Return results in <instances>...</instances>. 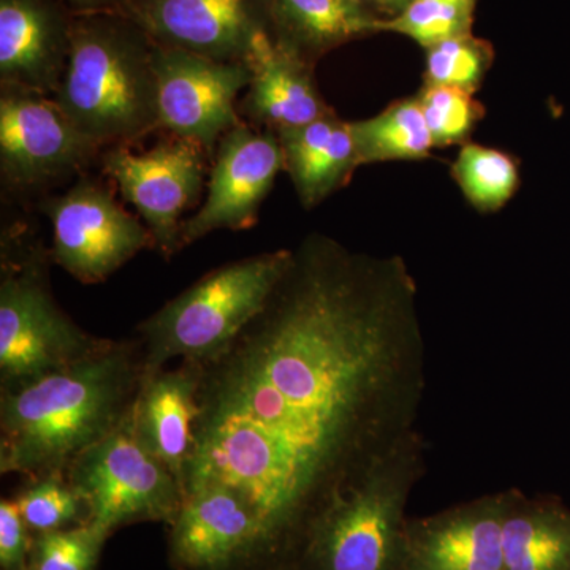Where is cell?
Segmentation results:
<instances>
[{
	"mask_svg": "<svg viewBox=\"0 0 570 570\" xmlns=\"http://www.w3.org/2000/svg\"><path fill=\"white\" fill-rule=\"evenodd\" d=\"M292 250L264 309L198 362L184 475V497L224 487L249 510L254 570L288 569L313 521L415 430L426 389L404 258L324 234Z\"/></svg>",
	"mask_w": 570,
	"mask_h": 570,
	"instance_id": "obj_1",
	"label": "cell"
},
{
	"mask_svg": "<svg viewBox=\"0 0 570 570\" xmlns=\"http://www.w3.org/2000/svg\"><path fill=\"white\" fill-rule=\"evenodd\" d=\"M140 340H108L58 373L0 392V472L28 480L66 474L132 411L145 379Z\"/></svg>",
	"mask_w": 570,
	"mask_h": 570,
	"instance_id": "obj_2",
	"label": "cell"
},
{
	"mask_svg": "<svg viewBox=\"0 0 570 570\" xmlns=\"http://www.w3.org/2000/svg\"><path fill=\"white\" fill-rule=\"evenodd\" d=\"M159 45L121 11L75 14L69 61L52 99L102 151L160 130Z\"/></svg>",
	"mask_w": 570,
	"mask_h": 570,
	"instance_id": "obj_3",
	"label": "cell"
},
{
	"mask_svg": "<svg viewBox=\"0 0 570 570\" xmlns=\"http://www.w3.org/2000/svg\"><path fill=\"white\" fill-rule=\"evenodd\" d=\"M412 430L311 524L287 570H404L407 501L426 469Z\"/></svg>",
	"mask_w": 570,
	"mask_h": 570,
	"instance_id": "obj_4",
	"label": "cell"
},
{
	"mask_svg": "<svg viewBox=\"0 0 570 570\" xmlns=\"http://www.w3.org/2000/svg\"><path fill=\"white\" fill-rule=\"evenodd\" d=\"M51 247L31 225L0 238V392H13L88 358L108 343L75 324L52 295Z\"/></svg>",
	"mask_w": 570,
	"mask_h": 570,
	"instance_id": "obj_5",
	"label": "cell"
},
{
	"mask_svg": "<svg viewBox=\"0 0 570 570\" xmlns=\"http://www.w3.org/2000/svg\"><path fill=\"white\" fill-rule=\"evenodd\" d=\"M269 250L217 266L137 326L146 374L170 360L204 362L227 347L262 309L292 262Z\"/></svg>",
	"mask_w": 570,
	"mask_h": 570,
	"instance_id": "obj_6",
	"label": "cell"
},
{
	"mask_svg": "<svg viewBox=\"0 0 570 570\" xmlns=\"http://www.w3.org/2000/svg\"><path fill=\"white\" fill-rule=\"evenodd\" d=\"M66 475L88 509V521L110 534L145 521L171 524L184 501L178 480L135 436L130 414L81 453Z\"/></svg>",
	"mask_w": 570,
	"mask_h": 570,
	"instance_id": "obj_7",
	"label": "cell"
},
{
	"mask_svg": "<svg viewBox=\"0 0 570 570\" xmlns=\"http://www.w3.org/2000/svg\"><path fill=\"white\" fill-rule=\"evenodd\" d=\"M102 149L45 94L0 86V176L3 190L47 197L99 165Z\"/></svg>",
	"mask_w": 570,
	"mask_h": 570,
	"instance_id": "obj_8",
	"label": "cell"
},
{
	"mask_svg": "<svg viewBox=\"0 0 570 570\" xmlns=\"http://www.w3.org/2000/svg\"><path fill=\"white\" fill-rule=\"evenodd\" d=\"M40 212L51 223L52 264L82 284L104 283L141 250L154 249L148 227L91 174L41 198Z\"/></svg>",
	"mask_w": 570,
	"mask_h": 570,
	"instance_id": "obj_9",
	"label": "cell"
},
{
	"mask_svg": "<svg viewBox=\"0 0 570 570\" xmlns=\"http://www.w3.org/2000/svg\"><path fill=\"white\" fill-rule=\"evenodd\" d=\"M208 159L212 156L197 141L170 135L146 153L108 149L99 167L140 214L154 249L170 261L181 250L184 214L200 198Z\"/></svg>",
	"mask_w": 570,
	"mask_h": 570,
	"instance_id": "obj_10",
	"label": "cell"
},
{
	"mask_svg": "<svg viewBox=\"0 0 570 570\" xmlns=\"http://www.w3.org/2000/svg\"><path fill=\"white\" fill-rule=\"evenodd\" d=\"M156 75L160 130L197 141L213 159L220 138L245 121L236 100L250 82L247 62L157 47Z\"/></svg>",
	"mask_w": 570,
	"mask_h": 570,
	"instance_id": "obj_11",
	"label": "cell"
},
{
	"mask_svg": "<svg viewBox=\"0 0 570 570\" xmlns=\"http://www.w3.org/2000/svg\"><path fill=\"white\" fill-rule=\"evenodd\" d=\"M283 170V148L276 132L257 129L246 121L228 130L213 154L205 202L194 216L184 220L181 249L214 232L254 227Z\"/></svg>",
	"mask_w": 570,
	"mask_h": 570,
	"instance_id": "obj_12",
	"label": "cell"
},
{
	"mask_svg": "<svg viewBox=\"0 0 570 570\" xmlns=\"http://www.w3.org/2000/svg\"><path fill=\"white\" fill-rule=\"evenodd\" d=\"M121 13L159 47L224 62H247L272 36V0H126Z\"/></svg>",
	"mask_w": 570,
	"mask_h": 570,
	"instance_id": "obj_13",
	"label": "cell"
},
{
	"mask_svg": "<svg viewBox=\"0 0 570 570\" xmlns=\"http://www.w3.org/2000/svg\"><path fill=\"white\" fill-rule=\"evenodd\" d=\"M519 489L409 519L404 570H502V531Z\"/></svg>",
	"mask_w": 570,
	"mask_h": 570,
	"instance_id": "obj_14",
	"label": "cell"
},
{
	"mask_svg": "<svg viewBox=\"0 0 570 570\" xmlns=\"http://www.w3.org/2000/svg\"><path fill=\"white\" fill-rule=\"evenodd\" d=\"M73 18L66 0H0V86L55 97Z\"/></svg>",
	"mask_w": 570,
	"mask_h": 570,
	"instance_id": "obj_15",
	"label": "cell"
},
{
	"mask_svg": "<svg viewBox=\"0 0 570 570\" xmlns=\"http://www.w3.org/2000/svg\"><path fill=\"white\" fill-rule=\"evenodd\" d=\"M168 528V558L175 570H254L253 517L224 487L187 493Z\"/></svg>",
	"mask_w": 570,
	"mask_h": 570,
	"instance_id": "obj_16",
	"label": "cell"
},
{
	"mask_svg": "<svg viewBox=\"0 0 570 570\" xmlns=\"http://www.w3.org/2000/svg\"><path fill=\"white\" fill-rule=\"evenodd\" d=\"M250 82L239 115L257 129L281 132L336 112L314 80V67L277 47L269 33L258 37L247 59Z\"/></svg>",
	"mask_w": 570,
	"mask_h": 570,
	"instance_id": "obj_17",
	"label": "cell"
},
{
	"mask_svg": "<svg viewBox=\"0 0 570 570\" xmlns=\"http://www.w3.org/2000/svg\"><path fill=\"white\" fill-rule=\"evenodd\" d=\"M198 385L200 365L183 360L175 370L145 374L130 411L135 436L174 474L183 491L198 415Z\"/></svg>",
	"mask_w": 570,
	"mask_h": 570,
	"instance_id": "obj_18",
	"label": "cell"
},
{
	"mask_svg": "<svg viewBox=\"0 0 570 570\" xmlns=\"http://www.w3.org/2000/svg\"><path fill=\"white\" fill-rule=\"evenodd\" d=\"M283 148L284 171L294 183L303 208L324 204L343 189L360 167L351 122L336 112L277 132Z\"/></svg>",
	"mask_w": 570,
	"mask_h": 570,
	"instance_id": "obj_19",
	"label": "cell"
},
{
	"mask_svg": "<svg viewBox=\"0 0 570 570\" xmlns=\"http://www.w3.org/2000/svg\"><path fill=\"white\" fill-rule=\"evenodd\" d=\"M382 20L356 0H272V39L316 69L328 52L376 36Z\"/></svg>",
	"mask_w": 570,
	"mask_h": 570,
	"instance_id": "obj_20",
	"label": "cell"
},
{
	"mask_svg": "<svg viewBox=\"0 0 570 570\" xmlns=\"http://www.w3.org/2000/svg\"><path fill=\"white\" fill-rule=\"evenodd\" d=\"M502 570H570V509L519 491L502 531Z\"/></svg>",
	"mask_w": 570,
	"mask_h": 570,
	"instance_id": "obj_21",
	"label": "cell"
},
{
	"mask_svg": "<svg viewBox=\"0 0 570 570\" xmlns=\"http://www.w3.org/2000/svg\"><path fill=\"white\" fill-rule=\"evenodd\" d=\"M351 129L360 167L393 160H423L434 149L417 96L396 100L373 118L351 122Z\"/></svg>",
	"mask_w": 570,
	"mask_h": 570,
	"instance_id": "obj_22",
	"label": "cell"
},
{
	"mask_svg": "<svg viewBox=\"0 0 570 570\" xmlns=\"http://www.w3.org/2000/svg\"><path fill=\"white\" fill-rule=\"evenodd\" d=\"M452 176L469 204L480 213L501 209L520 184L519 164L510 154L475 142L461 146Z\"/></svg>",
	"mask_w": 570,
	"mask_h": 570,
	"instance_id": "obj_23",
	"label": "cell"
},
{
	"mask_svg": "<svg viewBox=\"0 0 570 570\" xmlns=\"http://www.w3.org/2000/svg\"><path fill=\"white\" fill-rule=\"evenodd\" d=\"M14 499L32 534L66 530L88 521V509L66 474L28 480Z\"/></svg>",
	"mask_w": 570,
	"mask_h": 570,
	"instance_id": "obj_24",
	"label": "cell"
},
{
	"mask_svg": "<svg viewBox=\"0 0 570 570\" xmlns=\"http://www.w3.org/2000/svg\"><path fill=\"white\" fill-rule=\"evenodd\" d=\"M474 14L472 7L438 0H411L401 13L379 20L377 33L407 37L426 51L442 41L472 33Z\"/></svg>",
	"mask_w": 570,
	"mask_h": 570,
	"instance_id": "obj_25",
	"label": "cell"
},
{
	"mask_svg": "<svg viewBox=\"0 0 570 570\" xmlns=\"http://www.w3.org/2000/svg\"><path fill=\"white\" fill-rule=\"evenodd\" d=\"M490 41L474 33L442 41L425 51V85L448 86L471 94L479 91L493 66Z\"/></svg>",
	"mask_w": 570,
	"mask_h": 570,
	"instance_id": "obj_26",
	"label": "cell"
},
{
	"mask_svg": "<svg viewBox=\"0 0 570 570\" xmlns=\"http://www.w3.org/2000/svg\"><path fill=\"white\" fill-rule=\"evenodd\" d=\"M110 532L86 521L66 530L33 534L31 570H96Z\"/></svg>",
	"mask_w": 570,
	"mask_h": 570,
	"instance_id": "obj_27",
	"label": "cell"
},
{
	"mask_svg": "<svg viewBox=\"0 0 570 570\" xmlns=\"http://www.w3.org/2000/svg\"><path fill=\"white\" fill-rule=\"evenodd\" d=\"M417 99L434 148L468 142L485 112L474 94L448 86L423 85Z\"/></svg>",
	"mask_w": 570,
	"mask_h": 570,
	"instance_id": "obj_28",
	"label": "cell"
},
{
	"mask_svg": "<svg viewBox=\"0 0 570 570\" xmlns=\"http://www.w3.org/2000/svg\"><path fill=\"white\" fill-rule=\"evenodd\" d=\"M33 534L22 520L17 499L0 501V569L26 568L31 554Z\"/></svg>",
	"mask_w": 570,
	"mask_h": 570,
	"instance_id": "obj_29",
	"label": "cell"
},
{
	"mask_svg": "<svg viewBox=\"0 0 570 570\" xmlns=\"http://www.w3.org/2000/svg\"><path fill=\"white\" fill-rule=\"evenodd\" d=\"M75 14L110 13L121 11L126 0H66Z\"/></svg>",
	"mask_w": 570,
	"mask_h": 570,
	"instance_id": "obj_30",
	"label": "cell"
},
{
	"mask_svg": "<svg viewBox=\"0 0 570 570\" xmlns=\"http://www.w3.org/2000/svg\"><path fill=\"white\" fill-rule=\"evenodd\" d=\"M356 2L362 3L371 13L385 20V18L401 13L411 3V0H356Z\"/></svg>",
	"mask_w": 570,
	"mask_h": 570,
	"instance_id": "obj_31",
	"label": "cell"
},
{
	"mask_svg": "<svg viewBox=\"0 0 570 570\" xmlns=\"http://www.w3.org/2000/svg\"><path fill=\"white\" fill-rule=\"evenodd\" d=\"M438 2L455 3V6L472 7V9H478L479 0H438Z\"/></svg>",
	"mask_w": 570,
	"mask_h": 570,
	"instance_id": "obj_32",
	"label": "cell"
},
{
	"mask_svg": "<svg viewBox=\"0 0 570 570\" xmlns=\"http://www.w3.org/2000/svg\"><path fill=\"white\" fill-rule=\"evenodd\" d=\"M20 570H31V569H29L28 566H26V568H22Z\"/></svg>",
	"mask_w": 570,
	"mask_h": 570,
	"instance_id": "obj_33",
	"label": "cell"
}]
</instances>
